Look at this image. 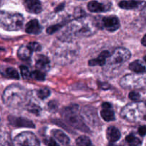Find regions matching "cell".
I'll return each mask as SVG.
<instances>
[{
    "mask_svg": "<svg viewBox=\"0 0 146 146\" xmlns=\"http://www.w3.org/2000/svg\"><path fill=\"white\" fill-rule=\"evenodd\" d=\"M97 29L98 25L92 17L77 19L70 23L65 29L60 33L58 38L69 42L75 38L90 36L95 34Z\"/></svg>",
    "mask_w": 146,
    "mask_h": 146,
    "instance_id": "cell-1",
    "label": "cell"
},
{
    "mask_svg": "<svg viewBox=\"0 0 146 146\" xmlns=\"http://www.w3.org/2000/svg\"><path fill=\"white\" fill-rule=\"evenodd\" d=\"M27 91L19 84H11L7 87L2 95L4 104L12 108L21 106L27 100Z\"/></svg>",
    "mask_w": 146,
    "mask_h": 146,
    "instance_id": "cell-2",
    "label": "cell"
},
{
    "mask_svg": "<svg viewBox=\"0 0 146 146\" xmlns=\"http://www.w3.org/2000/svg\"><path fill=\"white\" fill-rule=\"evenodd\" d=\"M61 116L68 125L74 127L76 129L80 130L83 132L89 131L88 128L83 121V118L78 113V106L76 104L64 108L61 111Z\"/></svg>",
    "mask_w": 146,
    "mask_h": 146,
    "instance_id": "cell-3",
    "label": "cell"
},
{
    "mask_svg": "<svg viewBox=\"0 0 146 146\" xmlns=\"http://www.w3.org/2000/svg\"><path fill=\"white\" fill-rule=\"evenodd\" d=\"M145 113L146 106L143 103H131L123 108L121 115L126 121L135 122L143 118Z\"/></svg>",
    "mask_w": 146,
    "mask_h": 146,
    "instance_id": "cell-4",
    "label": "cell"
},
{
    "mask_svg": "<svg viewBox=\"0 0 146 146\" xmlns=\"http://www.w3.org/2000/svg\"><path fill=\"white\" fill-rule=\"evenodd\" d=\"M24 17L18 13L0 11V25L8 31H18L23 27Z\"/></svg>",
    "mask_w": 146,
    "mask_h": 146,
    "instance_id": "cell-5",
    "label": "cell"
},
{
    "mask_svg": "<svg viewBox=\"0 0 146 146\" xmlns=\"http://www.w3.org/2000/svg\"><path fill=\"white\" fill-rule=\"evenodd\" d=\"M131 52L127 48L123 47H118L115 48L108 58V61L106 64V69L113 70L120 68L131 58Z\"/></svg>",
    "mask_w": 146,
    "mask_h": 146,
    "instance_id": "cell-6",
    "label": "cell"
},
{
    "mask_svg": "<svg viewBox=\"0 0 146 146\" xmlns=\"http://www.w3.org/2000/svg\"><path fill=\"white\" fill-rule=\"evenodd\" d=\"M78 49L74 45H64L56 50L54 54V61L57 64L64 65L72 62L76 58Z\"/></svg>",
    "mask_w": 146,
    "mask_h": 146,
    "instance_id": "cell-7",
    "label": "cell"
},
{
    "mask_svg": "<svg viewBox=\"0 0 146 146\" xmlns=\"http://www.w3.org/2000/svg\"><path fill=\"white\" fill-rule=\"evenodd\" d=\"M14 146H39L38 138L31 132H23L17 135L13 141Z\"/></svg>",
    "mask_w": 146,
    "mask_h": 146,
    "instance_id": "cell-8",
    "label": "cell"
},
{
    "mask_svg": "<svg viewBox=\"0 0 146 146\" xmlns=\"http://www.w3.org/2000/svg\"><path fill=\"white\" fill-rule=\"evenodd\" d=\"M103 27L108 30V31H115L118 30L120 27L119 19L115 16H109L105 17L101 20Z\"/></svg>",
    "mask_w": 146,
    "mask_h": 146,
    "instance_id": "cell-9",
    "label": "cell"
},
{
    "mask_svg": "<svg viewBox=\"0 0 146 146\" xmlns=\"http://www.w3.org/2000/svg\"><path fill=\"white\" fill-rule=\"evenodd\" d=\"M9 121L10 124H11L13 126L24 127V128H35L34 124L30 120L24 118H21V117L9 116Z\"/></svg>",
    "mask_w": 146,
    "mask_h": 146,
    "instance_id": "cell-10",
    "label": "cell"
},
{
    "mask_svg": "<svg viewBox=\"0 0 146 146\" xmlns=\"http://www.w3.org/2000/svg\"><path fill=\"white\" fill-rule=\"evenodd\" d=\"M101 117L105 121H112L115 120V113L113 110L112 105L108 102L102 104V111L101 112Z\"/></svg>",
    "mask_w": 146,
    "mask_h": 146,
    "instance_id": "cell-11",
    "label": "cell"
},
{
    "mask_svg": "<svg viewBox=\"0 0 146 146\" xmlns=\"http://www.w3.org/2000/svg\"><path fill=\"white\" fill-rule=\"evenodd\" d=\"M24 4L27 11L32 14H39L42 10L41 2L37 0H26Z\"/></svg>",
    "mask_w": 146,
    "mask_h": 146,
    "instance_id": "cell-12",
    "label": "cell"
},
{
    "mask_svg": "<svg viewBox=\"0 0 146 146\" xmlns=\"http://www.w3.org/2000/svg\"><path fill=\"white\" fill-rule=\"evenodd\" d=\"M36 66L41 72L48 71L50 68V61L48 57L44 55L37 56L36 58Z\"/></svg>",
    "mask_w": 146,
    "mask_h": 146,
    "instance_id": "cell-13",
    "label": "cell"
},
{
    "mask_svg": "<svg viewBox=\"0 0 146 146\" xmlns=\"http://www.w3.org/2000/svg\"><path fill=\"white\" fill-rule=\"evenodd\" d=\"M26 32L29 34L37 35L39 34L42 31V27L39 24V22L37 19H32L29 21L26 25Z\"/></svg>",
    "mask_w": 146,
    "mask_h": 146,
    "instance_id": "cell-14",
    "label": "cell"
},
{
    "mask_svg": "<svg viewBox=\"0 0 146 146\" xmlns=\"http://www.w3.org/2000/svg\"><path fill=\"white\" fill-rule=\"evenodd\" d=\"M110 53L108 51H104L99 54L96 58L90 60L88 64L91 66H104L106 64V60L110 57Z\"/></svg>",
    "mask_w": 146,
    "mask_h": 146,
    "instance_id": "cell-15",
    "label": "cell"
},
{
    "mask_svg": "<svg viewBox=\"0 0 146 146\" xmlns=\"http://www.w3.org/2000/svg\"><path fill=\"white\" fill-rule=\"evenodd\" d=\"M107 138L111 143H115L121 138V132L115 126H110L107 128Z\"/></svg>",
    "mask_w": 146,
    "mask_h": 146,
    "instance_id": "cell-16",
    "label": "cell"
},
{
    "mask_svg": "<svg viewBox=\"0 0 146 146\" xmlns=\"http://www.w3.org/2000/svg\"><path fill=\"white\" fill-rule=\"evenodd\" d=\"M0 73L1 74V75L5 76L6 78H14V79H19V78L18 71L12 67H1L0 68Z\"/></svg>",
    "mask_w": 146,
    "mask_h": 146,
    "instance_id": "cell-17",
    "label": "cell"
},
{
    "mask_svg": "<svg viewBox=\"0 0 146 146\" xmlns=\"http://www.w3.org/2000/svg\"><path fill=\"white\" fill-rule=\"evenodd\" d=\"M51 134L62 145H67L69 144V138L63 131H60V130H53L51 131Z\"/></svg>",
    "mask_w": 146,
    "mask_h": 146,
    "instance_id": "cell-18",
    "label": "cell"
},
{
    "mask_svg": "<svg viewBox=\"0 0 146 146\" xmlns=\"http://www.w3.org/2000/svg\"><path fill=\"white\" fill-rule=\"evenodd\" d=\"M31 54H32V51L28 48L27 46L24 45L21 46L17 51L18 57L23 61H27L29 59L31 56Z\"/></svg>",
    "mask_w": 146,
    "mask_h": 146,
    "instance_id": "cell-19",
    "label": "cell"
},
{
    "mask_svg": "<svg viewBox=\"0 0 146 146\" xmlns=\"http://www.w3.org/2000/svg\"><path fill=\"white\" fill-rule=\"evenodd\" d=\"M129 68L131 71L137 74H142L146 71L145 66L143 65L142 61L140 60H136L131 63L129 65Z\"/></svg>",
    "mask_w": 146,
    "mask_h": 146,
    "instance_id": "cell-20",
    "label": "cell"
},
{
    "mask_svg": "<svg viewBox=\"0 0 146 146\" xmlns=\"http://www.w3.org/2000/svg\"><path fill=\"white\" fill-rule=\"evenodd\" d=\"M88 9L91 12H103L106 11V7L98 1H92L88 4Z\"/></svg>",
    "mask_w": 146,
    "mask_h": 146,
    "instance_id": "cell-21",
    "label": "cell"
},
{
    "mask_svg": "<svg viewBox=\"0 0 146 146\" xmlns=\"http://www.w3.org/2000/svg\"><path fill=\"white\" fill-rule=\"evenodd\" d=\"M141 4H142L141 1H122L119 3V7L123 9H133L138 8Z\"/></svg>",
    "mask_w": 146,
    "mask_h": 146,
    "instance_id": "cell-22",
    "label": "cell"
},
{
    "mask_svg": "<svg viewBox=\"0 0 146 146\" xmlns=\"http://www.w3.org/2000/svg\"><path fill=\"white\" fill-rule=\"evenodd\" d=\"M126 141L130 146H141L142 142L133 134H130L126 137Z\"/></svg>",
    "mask_w": 146,
    "mask_h": 146,
    "instance_id": "cell-23",
    "label": "cell"
},
{
    "mask_svg": "<svg viewBox=\"0 0 146 146\" xmlns=\"http://www.w3.org/2000/svg\"><path fill=\"white\" fill-rule=\"evenodd\" d=\"M76 143L78 146H94L89 138L85 135L78 137L76 141Z\"/></svg>",
    "mask_w": 146,
    "mask_h": 146,
    "instance_id": "cell-24",
    "label": "cell"
},
{
    "mask_svg": "<svg viewBox=\"0 0 146 146\" xmlns=\"http://www.w3.org/2000/svg\"><path fill=\"white\" fill-rule=\"evenodd\" d=\"M0 146H14L9 134L5 133L0 135Z\"/></svg>",
    "mask_w": 146,
    "mask_h": 146,
    "instance_id": "cell-25",
    "label": "cell"
},
{
    "mask_svg": "<svg viewBox=\"0 0 146 146\" xmlns=\"http://www.w3.org/2000/svg\"><path fill=\"white\" fill-rule=\"evenodd\" d=\"M31 78L34 80L39 81H43L45 80V74L40 71H34L31 73Z\"/></svg>",
    "mask_w": 146,
    "mask_h": 146,
    "instance_id": "cell-26",
    "label": "cell"
},
{
    "mask_svg": "<svg viewBox=\"0 0 146 146\" xmlns=\"http://www.w3.org/2000/svg\"><path fill=\"white\" fill-rule=\"evenodd\" d=\"M51 94V91L48 89V88H42L37 91V96L41 99H45L47 98Z\"/></svg>",
    "mask_w": 146,
    "mask_h": 146,
    "instance_id": "cell-27",
    "label": "cell"
},
{
    "mask_svg": "<svg viewBox=\"0 0 146 146\" xmlns=\"http://www.w3.org/2000/svg\"><path fill=\"white\" fill-rule=\"evenodd\" d=\"M27 110L29 111H30L31 113L34 114H39L41 112V108L39 106H38L36 104H32V103H30L28 106H27Z\"/></svg>",
    "mask_w": 146,
    "mask_h": 146,
    "instance_id": "cell-28",
    "label": "cell"
},
{
    "mask_svg": "<svg viewBox=\"0 0 146 146\" xmlns=\"http://www.w3.org/2000/svg\"><path fill=\"white\" fill-rule=\"evenodd\" d=\"M20 71H21V76L24 79H28V78H31V72L28 69L27 66H20Z\"/></svg>",
    "mask_w": 146,
    "mask_h": 146,
    "instance_id": "cell-29",
    "label": "cell"
},
{
    "mask_svg": "<svg viewBox=\"0 0 146 146\" xmlns=\"http://www.w3.org/2000/svg\"><path fill=\"white\" fill-rule=\"evenodd\" d=\"M27 46L31 51H40L41 50V46L37 42L29 43Z\"/></svg>",
    "mask_w": 146,
    "mask_h": 146,
    "instance_id": "cell-30",
    "label": "cell"
},
{
    "mask_svg": "<svg viewBox=\"0 0 146 146\" xmlns=\"http://www.w3.org/2000/svg\"><path fill=\"white\" fill-rule=\"evenodd\" d=\"M61 24H55V25L51 26V27H48V29H46V32L49 34H52L54 33H55L56 31H58L59 29H61Z\"/></svg>",
    "mask_w": 146,
    "mask_h": 146,
    "instance_id": "cell-31",
    "label": "cell"
},
{
    "mask_svg": "<svg viewBox=\"0 0 146 146\" xmlns=\"http://www.w3.org/2000/svg\"><path fill=\"white\" fill-rule=\"evenodd\" d=\"M44 143L47 146H58L56 142L52 138H49V137H46V138H44Z\"/></svg>",
    "mask_w": 146,
    "mask_h": 146,
    "instance_id": "cell-32",
    "label": "cell"
},
{
    "mask_svg": "<svg viewBox=\"0 0 146 146\" xmlns=\"http://www.w3.org/2000/svg\"><path fill=\"white\" fill-rule=\"evenodd\" d=\"M129 98L130 99H131L132 101H138L141 98V95L138 94V92H135V91H131V93L129 94Z\"/></svg>",
    "mask_w": 146,
    "mask_h": 146,
    "instance_id": "cell-33",
    "label": "cell"
},
{
    "mask_svg": "<svg viewBox=\"0 0 146 146\" xmlns=\"http://www.w3.org/2000/svg\"><path fill=\"white\" fill-rule=\"evenodd\" d=\"M138 133L141 136H144L146 135V126L145 125H143L138 128Z\"/></svg>",
    "mask_w": 146,
    "mask_h": 146,
    "instance_id": "cell-34",
    "label": "cell"
},
{
    "mask_svg": "<svg viewBox=\"0 0 146 146\" xmlns=\"http://www.w3.org/2000/svg\"><path fill=\"white\" fill-rule=\"evenodd\" d=\"M141 44H142L144 46H146V34H145V36L143 37L142 40H141Z\"/></svg>",
    "mask_w": 146,
    "mask_h": 146,
    "instance_id": "cell-35",
    "label": "cell"
},
{
    "mask_svg": "<svg viewBox=\"0 0 146 146\" xmlns=\"http://www.w3.org/2000/svg\"><path fill=\"white\" fill-rule=\"evenodd\" d=\"M64 4H61V5H59V6H58V8L56 9V11H58L60 9H62L64 8Z\"/></svg>",
    "mask_w": 146,
    "mask_h": 146,
    "instance_id": "cell-36",
    "label": "cell"
},
{
    "mask_svg": "<svg viewBox=\"0 0 146 146\" xmlns=\"http://www.w3.org/2000/svg\"><path fill=\"white\" fill-rule=\"evenodd\" d=\"M144 61H145V63H146V56H144Z\"/></svg>",
    "mask_w": 146,
    "mask_h": 146,
    "instance_id": "cell-37",
    "label": "cell"
}]
</instances>
